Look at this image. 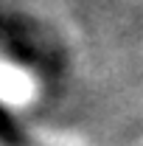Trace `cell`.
Here are the masks:
<instances>
[{
	"mask_svg": "<svg viewBox=\"0 0 143 146\" xmlns=\"http://www.w3.org/2000/svg\"><path fill=\"white\" fill-rule=\"evenodd\" d=\"M0 96L9 101H25L28 98V79L20 70L0 68Z\"/></svg>",
	"mask_w": 143,
	"mask_h": 146,
	"instance_id": "cell-1",
	"label": "cell"
}]
</instances>
